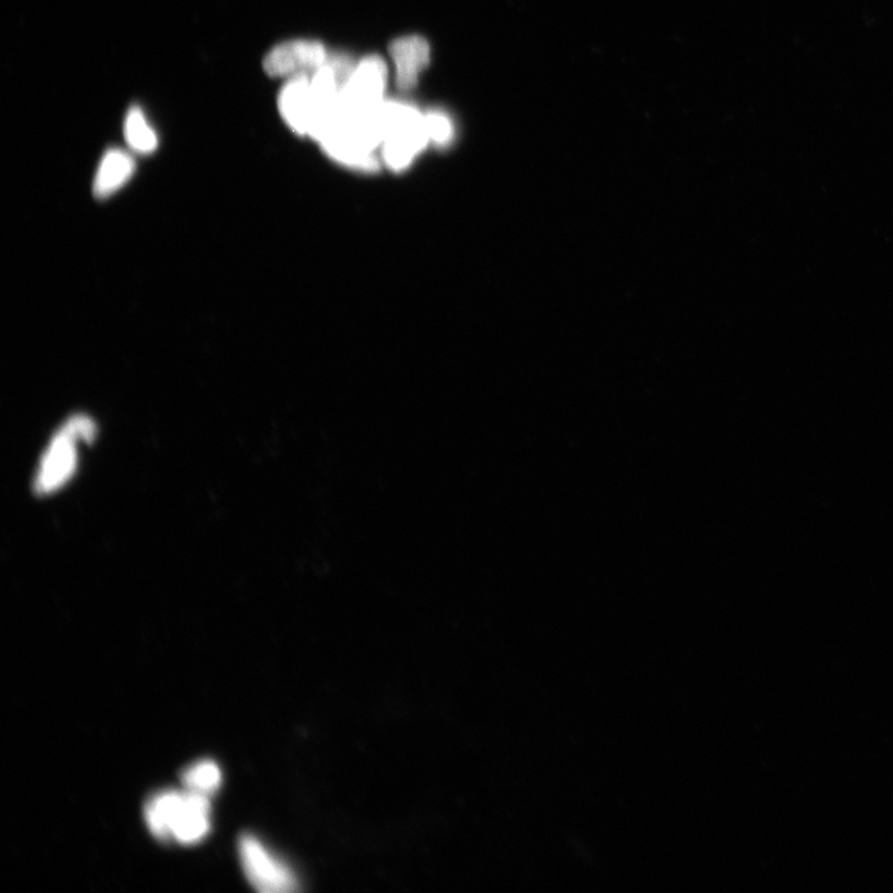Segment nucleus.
Returning <instances> with one entry per match:
<instances>
[{"instance_id":"obj_1","label":"nucleus","mask_w":893,"mask_h":893,"mask_svg":"<svg viewBox=\"0 0 893 893\" xmlns=\"http://www.w3.org/2000/svg\"><path fill=\"white\" fill-rule=\"evenodd\" d=\"M145 817L150 833L159 841L193 845L210 830V800L205 794L185 790L166 791L147 803Z\"/></svg>"},{"instance_id":"obj_2","label":"nucleus","mask_w":893,"mask_h":893,"mask_svg":"<svg viewBox=\"0 0 893 893\" xmlns=\"http://www.w3.org/2000/svg\"><path fill=\"white\" fill-rule=\"evenodd\" d=\"M386 139L381 147L383 162L394 171L406 169L430 145L425 114L407 102L383 101Z\"/></svg>"},{"instance_id":"obj_3","label":"nucleus","mask_w":893,"mask_h":893,"mask_svg":"<svg viewBox=\"0 0 893 893\" xmlns=\"http://www.w3.org/2000/svg\"><path fill=\"white\" fill-rule=\"evenodd\" d=\"M96 426L86 416L71 417L53 436L42 454L34 488L40 496L52 493L73 477L77 466L76 442L95 437Z\"/></svg>"},{"instance_id":"obj_4","label":"nucleus","mask_w":893,"mask_h":893,"mask_svg":"<svg viewBox=\"0 0 893 893\" xmlns=\"http://www.w3.org/2000/svg\"><path fill=\"white\" fill-rule=\"evenodd\" d=\"M241 865L252 885L265 893H289L301 890V881L288 864L254 835H243L238 843Z\"/></svg>"},{"instance_id":"obj_5","label":"nucleus","mask_w":893,"mask_h":893,"mask_svg":"<svg viewBox=\"0 0 893 893\" xmlns=\"http://www.w3.org/2000/svg\"><path fill=\"white\" fill-rule=\"evenodd\" d=\"M388 75L386 61L378 56L357 62L339 98V112L354 114L379 109L386 101Z\"/></svg>"},{"instance_id":"obj_6","label":"nucleus","mask_w":893,"mask_h":893,"mask_svg":"<svg viewBox=\"0 0 893 893\" xmlns=\"http://www.w3.org/2000/svg\"><path fill=\"white\" fill-rule=\"evenodd\" d=\"M329 59L323 44L315 40H292L277 45L267 53L264 70L271 77H293L315 74Z\"/></svg>"},{"instance_id":"obj_7","label":"nucleus","mask_w":893,"mask_h":893,"mask_svg":"<svg viewBox=\"0 0 893 893\" xmlns=\"http://www.w3.org/2000/svg\"><path fill=\"white\" fill-rule=\"evenodd\" d=\"M279 110L288 126L301 134L315 138L320 123V114L310 87V75L290 77L279 95Z\"/></svg>"},{"instance_id":"obj_8","label":"nucleus","mask_w":893,"mask_h":893,"mask_svg":"<svg viewBox=\"0 0 893 893\" xmlns=\"http://www.w3.org/2000/svg\"><path fill=\"white\" fill-rule=\"evenodd\" d=\"M390 57L396 71L400 91H411L417 86L419 74L430 64V44L418 35L399 38L390 44Z\"/></svg>"},{"instance_id":"obj_9","label":"nucleus","mask_w":893,"mask_h":893,"mask_svg":"<svg viewBox=\"0 0 893 893\" xmlns=\"http://www.w3.org/2000/svg\"><path fill=\"white\" fill-rule=\"evenodd\" d=\"M136 163L127 151L110 149L106 151L94 181V194L98 199L109 198L130 182Z\"/></svg>"},{"instance_id":"obj_10","label":"nucleus","mask_w":893,"mask_h":893,"mask_svg":"<svg viewBox=\"0 0 893 893\" xmlns=\"http://www.w3.org/2000/svg\"><path fill=\"white\" fill-rule=\"evenodd\" d=\"M124 137L129 146L139 155H150L158 147V137L147 122L145 113L139 107H132L124 121Z\"/></svg>"},{"instance_id":"obj_11","label":"nucleus","mask_w":893,"mask_h":893,"mask_svg":"<svg viewBox=\"0 0 893 893\" xmlns=\"http://www.w3.org/2000/svg\"><path fill=\"white\" fill-rule=\"evenodd\" d=\"M182 781L185 790L210 796L220 787L221 771L216 762L205 759V761L187 767L183 772Z\"/></svg>"},{"instance_id":"obj_12","label":"nucleus","mask_w":893,"mask_h":893,"mask_svg":"<svg viewBox=\"0 0 893 893\" xmlns=\"http://www.w3.org/2000/svg\"><path fill=\"white\" fill-rule=\"evenodd\" d=\"M426 127L430 142L436 146H445L453 137V124L444 112L430 111L425 114Z\"/></svg>"}]
</instances>
